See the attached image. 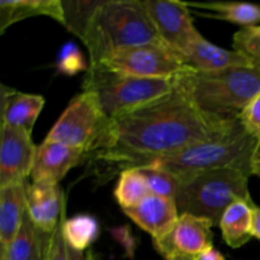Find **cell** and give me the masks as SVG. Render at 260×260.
I'll return each mask as SVG.
<instances>
[{"label": "cell", "instance_id": "22", "mask_svg": "<svg viewBox=\"0 0 260 260\" xmlns=\"http://www.w3.org/2000/svg\"><path fill=\"white\" fill-rule=\"evenodd\" d=\"M61 228L65 241L73 250L83 253L99 235V225L90 215H76L71 218L65 217V211L61 217Z\"/></svg>", "mask_w": 260, "mask_h": 260}, {"label": "cell", "instance_id": "12", "mask_svg": "<svg viewBox=\"0 0 260 260\" xmlns=\"http://www.w3.org/2000/svg\"><path fill=\"white\" fill-rule=\"evenodd\" d=\"M88 160L84 151L63 144L43 141L37 146L30 178L32 182H47L58 184L69 170Z\"/></svg>", "mask_w": 260, "mask_h": 260}, {"label": "cell", "instance_id": "25", "mask_svg": "<svg viewBox=\"0 0 260 260\" xmlns=\"http://www.w3.org/2000/svg\"><path fill=\"white\" fill-rule=\"evenodd\" d=\"M136 169L145 178L151 194L175 200L178 188H179V180L172 173L155 164L145 165Z\"/></svg>", "mask_w": 260, "mask_h": 260}, {"label": "cell", "instance_id": "13", "mask_svg": "<svg viewBox=\"0 0 260 260\" xmlns=\"http://www.w3.org/2000/svg\"><path fill=\"white\" fill-rule=\"evenodd\" d=\"M123 213L151 235L152 240L165 238L180 216L175 200L155 194H149L136 206L123 210Z\"/></svg>", "mask_w": 260, "mask_h": 260}, {"label": "cell", "instance_id": "17", "mask_svg": "<svg viewBox=\"0 0 260 260\" xmlns=\"http://www.w3.org/2000/svg\"><path fill=\"white\" fill-rule=\"evenodd\" d=\"M53 234L38 229L25 213L22 226L12 243L0 249V260H48Z\"/></svg>", "mask_w": 260, "mask_h": 260}, {"label": "cell", "instance_id": "4", "mask_svg": "<svg viewBox=\"0 0 260 260\" xmlns=\"http://www.w3.org/2000/svg\"><path fill=\"white\" fill-rule=\"evenodd\" d=\"M256 142L258 139L238 119L223 134L152 164L172 173L179 182L213 170H239L251 175V157Z\"/></svg>", "mask_w": 260, "mask_h": 260}, {"label": "cell", "instance_id": "30", "mask_svg": "<svg viewBox=\"0 0 260 260\" xmlns=\"http://www.w3.org/2000/svg\"><path fill=\"white\" fill-rule=\"evenodd\" d=\"M251 175H255L260 179V139L256 142L251 157Z\"/></svg>", "mask_w": 260, "mask_h": 260}, {"label": "cell", "instance_id": "9", "mask_svg": "<svg viewBox=\"0 0 260 260\" xmlns=\"http://www.w3.org/2000/svg\"><path fill=\"white\" fill-rule=\"evenodd\" d=\"M142 3L160 40L183 60L201 36L193 23L189 7L177 0H142Z\"/></svg>", "mask_w": 260, "mask_h": 260}, {"label": "cell", "instance_id": "16", "mask_svg": "<svg viewBox=\"0 0 260 260\" xmlns=\"http://www.w3.org/2000/svg\"><path fill=\"white\" fill-rule=\"evenodd\" d=\"M43 106L45 98L42 95L23 93L2 85V123L32 135L33 126Z\"/></svg>", "mask_w": 260, "mask_h": 260}, {"label": "cell", "instance_id": "21", "mask_svg": "<svg viewBox=\"0 0 260 260\" xmlns=\"http://www.w3.org/2000/svg\"><path fill=\"white\" fill-rule=\"evenodd\" d=\"M188 7L215 10L213 18L226 20L234 24L251 27L260 25V5L251 3L217 2V3H185Z\"/></svg>", "mask_w": 260, "mask_h": 260}, {"label": "cell", "instance_id": "32", "mask_svg": "<svg viewBox=\"0 0 260 260\" xmlns=\"http://www.w3.org/2000/svg\"><path fill=\"white\" fill-rule=\"evenodd\" d=\"M198 260H226V259L225 256H223L222 254L215 248V246H212V248L208 249L207 251H205V253L198 258Z\"/></svg>", "mask_w": 260, "mask_h": 260}, {"label": "cell", "instance_id": "7", "mask_svg": "<svg viewBox=\"0 0 260 260\" xmlns=\"http://www.w3.org/2000/svg\"><path fill=\"white\" fill-rule=\"evenodd\" d=\"M111 121L96 96L83 90L69 103L45 140L81 150L90 159L103 146Z\"/></svg>", "mask_w": 260, "mask_h": 260}, {"label": "cell", "instance_id": "15", "mask_svg": "<svg viewBox=\"0 0 260 260\" xmlns=\"http://www.w3.org/2000/svg\"><path fill=\"white\" fill-rule=\"evenodd\" d=\"M185 65L200 73H215L241 66H254L255 63L238 51L218 47L202 35L190 46L183 57ZM259 66V65H258Z\"/></svg>", "mask_w": 260, "mask_h": 260}, {"label": "cell", "instance_id": "3", "mask_svg": "<svg viewBox=\"0 0 260 260\" xmlns=\"http://www.w3.org/2000/svg\"><path fill=\"white\" fill-rule=\"evenodd\" d=\"M179 81L193 103L208 116L235 121L260 93V66H241L215 73L190 70Z\"/></svg>", "mask_w": 260, "mask_h": 260}, {"label": "cell", "instance_id": "18", "mask_svg": "<svg viewBox=\"0 0 260 260\" xmlns=\"http://www.w3.org/2000/svg\"><path fill=\"white\" fill-rule=\"evenodd\" d=\"M27 180L0 188V249H5L22 226L27 213Z\"/></svg>", "mask_w": 260, "mask_h": 260}, {"label": "cell", "instance_id": "8", "mask_svg": "<svg viewBox=\"0 0 260 260\" xmlns=\"http://www.w3.org/2000/svg\"><path fill=\"white\" fill-rule=\"evenodd\" d=\"M93 68L150 79H175L192 70L161 43H146L116 51Z\"/></svg>", "mask_w": 260, "mask_h": 260}, {"label": "cell", "instance_id": "6", "mask_svg": "<svg viewBox=\"0 0 260 260\" xmlns=\"http://www.w3.org/2000/svg\"><path fill=\"white\" fill-rule=\"evenodd\" d=\"M177 83L178 78H137L89 66L83 90L93 93L106 116L113 119L170 93Z\"/></svg>", "mask_w": 260, "mask_h": 260}, {"label": "cell", "instance_id": "29", "mask_svg": "<svg viewBox=\"0 0 260 260\" xmlns=\"http://www.w3.org/2000/svg\"><path fill=\"white\" fill-rule=\"evenodd\" d=\"M239 119L249 134L255 139H260V93L246 107Z\"/></svg>", "mask_w": 260, "mask_h": 260}, {"label": "cell", "instance_id": "26", "mask_svg": "<svg viewBox=\"0 0 260 260\" xmlns=\"http://www.w3.org/2000/svg\"><path fill=\"white\" fill-rule=\"evenodd\" d=\"M233 47L260 66V25L239 29L233 37Z\"/></svg>", "mask_w": 260, "mask_h": 260}, {"label": "cell", "instance_id": "2", "mask_svg": "<svg viewBox=\"0 0 260 260\" xmlns=\"http://www.w3.org/2000/svg\"><path fill=\"white\" fill-rule=\"evenodd\" d=\"M83 43L90 66L116 51L146 43H162L142 0H103L96 9Z\"/></svg>", "mask_w": 260, "mask_h": 260}, {"label": "cell", "instance_id": "20", "mask_svg": "<svg viewBox=\"0 0 260 260\" xmlns=\"http://www.w3.org/2000/svg\"><path fill=\"white\" fill-rule=\"evenodd\" d=\"M255 206L254 201H236L226 208L218 223L226 245L239 249L253 238L251 228Z\"/></svg>", "mask_w": 260, "mask_h": 260}, {"label": "cell", "instance_id": "34", "mask_svg": "<svg viewBox=\"0 0 260 260\" xmlns=\"http://www.w3.org/2000/svg\"><path fill=\"white\" fill-rule=\"evenodd\" d=\"M85 260H94V255L91 251H88V253L85 254Z\"/></svg>", "mask_w": 260, "mask_h": 260}, {"label": "cell", "instance_id": "1", "mask_svg": "<svg viewBox=\"0 0 260 260\" xmlns=\"http://www.w3.org/2000/svg\"><path fill=\"white\" fill-rule=\"evenodd\" d=\"M235 121L201 111L178 78L170 93L112 119L103 146L90 160L111 172L145 167L223 134Z\"/></svg>", "mask_w": 260, "mask_h": 260}, {"label": "cell", "instance_id": "23", "mask_svg": "<svg viewBox=\"0 0 260 260\" xmlns=\"http://www.w3.org/2000/svg\"><path fill=\"white\" fill-rule=\"evenodd\" d=\"M151 194L147 183L141 173L136 169H126L119 173L118 182L114 188V198L121 206L122 211L131 208Z\"/></svg>", "mask_w": 260, "mask_h": 260}, {"label": "cell", "instance_id": "28", "mask_svg": "<svg viewBox=\"0 0 260 260\" xmlns=\"http://www.w3.org/2000/svg\"><path fill=\"white\" fill-rule=\"evenodd\" d=\"M61 217H62V215H61ZM48 260H85L83 253H78V251L73 250L65 241V238L62 235V228H61V218L55 233H53Z\"/></svg>", "mask_w": 260, "mask_h": 260}, {"label": "cell", "instance_id": "11", "mask_svg": "<svg viewBox=\"0 0 260 260\" xmlns=\"http://www.w3.org/2000/svg\"><path fill=\"white\" fill-rule=\"evenodd\" d=\"M37 146L27 131L2 123L0 188L25 182L30 177Z\"/></svg>", "mask_w": 260, "mask_h": 260}, {"label": "cell", "instance_id": "19", "mask_svg": "<svg viewBox=\"0 0 260 260\" xmlns=\"http://www.w3.org/2000/svg\"><path fill=\"white\" fill-rule=\"evenodd\" d=\"M46 15L63 25L62 0H2L0 2V33L25 18Z\"/></svg>", "mask_w": 260, "mask_h": 260}, {"label": "cell", "instance_id": "10", "mask_svg": "<svg viewBox=\"0 0 260 260\" xmlns=\"http://www.w3.org/2000/svg\"><path fill=\"white\" fill-rule=\"evenodd\" d=\"M215 228L212 221L200 216L183 213L173 230L160 240H152L154 248L165 260L173 255H183L198 260L208 249L212 248Z\"/></svg>", "mask_w": 260, "mask_h": 260}, {"label": "cell", "instance_id": "24", "mask_svg": "<svg viewBox=\"0 0 260 260\" xmlns=\"http://www.w3.org/2000/svg\"><path fill=\"white\" fill-rule=\"evenodd\" d=\"M102 3L103 0H62L65 18L63 27L83 41L91 19Z\"/></svg>", "mask_w": 260, "mask_h": 260}, {"label": "cell", "instance_id": "27", "mask_svg": "<svg viewBox=\"0 0 260 260\" xmlns=\"http://www.w3.org/2000/svg\"><path fill=\"white\" fill-rule=\"evenodd\" d=\"M57 68L61 73L68 75H75L85 68L83 55L74 43H68L63 46L57 58Z\"/></svg>", "mask_w": 260, "mask_h": 260}, {"label": "cell", "instance_id": "5", "mask_svg": "<svg viewBox=\"0 0 260 260\" xmlns=\"http://www.w3.org/2000/svg\"><path fill=\"white\" fill-rule=\"evenodd\" d=\"M249 177L239 170H213L182 180L175 196L179 215L200 216L218 226L229 206L236 201H253Z\"/></svg>", "mask_w": 260, "mask_h": 260}, {"label": "cell", "instance_id": "31", "mask_svg": "<svg viewBox=\"0 0 260 260\" xmlns=\"http://www.w3.org/2000/svg\"><path fill=\"white\" fill-rule=\"evenodd\" d=\"M253 238L260 240V207L255 206L253 211V228H251Z\"/></svg>", "mask_w": 260, "mask_h": 260}, {"label": "cell", "instance_id": "14", "mask_svg": "<svg viewBox=\"0 0 260 260\" xmlns=\"http://www.w3.org/2000/svg\"><path fill=\"white\" fill-rule=\"evenodd\" d=\"M65 210L63 194L58 184L32 182L27 189V213L32 222L47 234L55 233Z\"/></svg>", "mask_w": 260, "mask_h": 260}, {"label": "cell", "instance_id": "33", "mask_svg": "<svg viewBox=\"0 0 260 260\" xmlns=\"http://www.w3.org/2000/svg\"><path fill=\"white\" fill-rule=\"evenodd\" d=\"M167 260H193V259H189L187 258V256H183V255H173L170 256V258H168Z\"/></svg>", "mask_w": 260, "mask_h": 260}]
</instances>
